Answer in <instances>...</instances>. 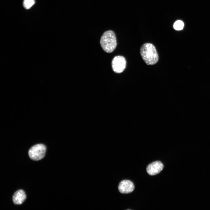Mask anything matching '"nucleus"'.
<instances>
[{"label":"nucleus","mask_w":210,"mask_h":210,"mask_svg":"<svg viewBox=\"0 0 210 210\" xmlns=\"http://www.w3.org/2000/svg\"><path fill=\"white\" fill-rule=\"evenodd\" d=\"M134 188L133 183L129 180H123L119 183L118 189L119 192L122 193L127 194L132 192Z\"/></svg>","instance_id":"423d86ee"},{"label":"nucleus","mask_w":210,"mask_h":210,"mask_svg":"<svg viewBox=\"0 0 210 210\" xmlns=\"http://www.w3.org/2000/svg\"><path fill=\"white\" fill-rule=\"evenodd\" d=\"M46 148L42 144H38L32 146L28 151L30 158L33 160H39L43 158L46 155Z\"/></svg>","instance_id":"7ed1b4c3"},{"label":"nucleus","mask_w":210,"mask_h":210,"mask_svg":"<svg viewBox=\"0 0 210 210\" xmlns=\"http://www.w3.org/2000/svg\"><path fill=\"white\" fill-rule=\"evenodd\" d=\"M100 43L102 48L106 52H113L117 46L116 38L114 32L108 30L104 32L101 37Z\"/></svg>","instance_id":"f03ea898"},{"label":"nucleus","mask_w":210,"mask_h":210,"mask_svg":"<svg viewBox=\"0 0 210 210\" xmlns=\"http://www.w3.org/2000/svg\"><path fill=\"white\" fill-rule=\"evenodd\" d=\"M34 0H24L23 5L26 9L30 8L35 3Z\"/></svg>","instance_id":"1a4fd4ad"},{"label":"nucleus","mask_w":210,"mask_h":210,"mask_svg":"<svg viewBox=\"0 0 210 210\" xmlns=\"http://www.w3.org/2000/svg\"><path fill=\"white\" fill-rule=\"evenodd\" d=\"M164 165L160 161H155L149 164L146 168L147 173L153 176L159 173L163 169Z\"/></svg>","instance_id":"39448f33"},{"label":"nucleus","mask_w":210,"mask_h":210,"mask_svg":"<svg viewBox=\"0 0 210 210\" xmlns=\"http://www.w3.org/2000/svg\"><path fill=\"white\" fill-rule=\"evenodd\" d=\"M126 62L125 58L122 56H115L112 61V66L113 71L117 73L122 72L125 69Z\"/></svg>","instance_id":"20e7f679"},{"label":"nucleus","mask_w":210,"mask_h":210,"mask_svg":"<svg viewBox=\"0 0 210 210\" xmlns=\"http://www.w3.org/2000/svg\"><path fill=\"white\" fill-rule=\"evenodd\" d=\"M26 198L25 192L22 190H19L14 193L13 196V200L15 204L20 205L23 202Z\"/></svg>","instance_id":"0eeeda50"},{"label":"nucleus","mask_w":210,"mask_h":210,"mask_svg":"<svg viewBox=\"0 0 210 210\" xmlns=\"http://www.w3.org/2000/svg\"><path fill=\"white\" fill-rule=\"evenodd\" d=\"M184 24L183 21L180 20L176 21L174 24L173 27L176 30H181L183 28Z\"/></svg>","instance_id":"6e6552de"},{"label":"nucleus","mask_w":210,"mask_h":210,"mask_svg":"<svg viewBox=\"0 0 210 210\" xmlns=\"http://www.w3.org/2000/svg\"><path fill=\"white\" fill-rule=\"evenodd\" d=\"M140 51L142 59L147 65H154L158 62V53L155 47L152 43H146L143 44L140 48Z\"/></svg>","instance_id":"f257e3e1"}]
</instances>
